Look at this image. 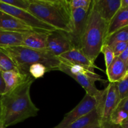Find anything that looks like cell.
I'll use <instances>...</instances> for the list:
<instances>
[{
	"label": "cell",
	"instance_id": "obj_1",
	"mask_svg": "<svg viewBox=\"0 0 128 128\" xmlns=\"http://www.w3.org/2000/svg\"><path fill=\"white\" fill-rule=\"evenodd\" d=\"M34 78H28L9 92L1 96L2 128H6L37 116L39 110L30 96V89Z\"/></svg>",
	"mask_w": 128,
	"mask_h": 128
},
{
	"label": "cell",
	"instance_id": "obj_2",
	"mask_svg": "<svg viewBox=\"0 0 128 128\" xmlns=\"http://www.w3.org/2000/svg\"><path fill=\"white\" fill-rule=\"evenodd\" d=\"M28 11L56 30L67 33L72 30V10L68 0H30Z\"/></svg>",
	"mask_w": 128,
	"mask_h": 128
},
{
	"label": "cell",
	"instance_id": "obj_3",
	"mask_svg": "<svg viewBox=\"0 0 128 128\" xmlns=\"http://www.w3.org/2000/svg\"><path fill=\"white\" fill-rule=\"evenodd\" d=\"M108 25L109 22L100 16L94 1H92L86 28L81 38L80 50L93 63L101 52L104 44Z\"/></svg>",
	"mask_w": 128,
	"mask_h": 128
},
{
	"label": "cell",
	"instance_id": "obj_4",
	"mask_svg": "<svg viewBox=\"0 0 128 128\" xmlns=\"http://www.w3.org/2000/svg\"><path fill=\"white\" fill-rule=\"evenodd\" d=\"M0 50L11 59L20 73L24 75H30L29 68L34 64H42L50 71H59L61 64L60 58L47 50H33L22 46L0 47Z\"/></svg>",
	"mask_w": 128,
	"mask_h": 128
},
{
	"label": "cell",
	"instance_id": "obj_5",
	"mask_svg": "<svg viewBox=\"0 0 128 128\" xmlns=\"http://www.w3.org/2000/svg\"><path fill=\"white\" fill-rule=\"evenodd\" d=\"M121 101L116 82H110L103 90L101 101L96 110L102 119V122L110 121V117Z\"/></svg>",
	"mask_w": 128,
	"mask_h": 128
},
{
	"label": "cell",
	"instance_id": "obj_6",
	"mask_svg": "<svg viewBox=\"0 0 128 128\" xmlns=\"http://www.w3.org/2000/svg\"><path fill=\"white\" fill-rule=\"evenodd\" d=\"M0 11L7 13L20 21H22L30 27L44 32H50L54 31V28L50 25L41 21L34 15L30 13L28 11L17 8L12 6L5 4L0 1Z\"/></svg>",
	"mask_w": 128,
	"mask_h": 128
},
{
	"label": "cell",
	"instance_id": "obj_7",
	"mask_svg": "<svg viewBox=\"0 0 128 128\" xmlns=\"http://www.w3.org/2000/svg\"><path fill=\"white\" fill-rule=\"evenodd\" d=\"M96 104V98L86 94L81 102L73 110L66 114L63 120L53 128H66L74 121L95 110Z\"/></svg>",
	"mask_w": 128,
	"mask_h": 128
},
{
	"label": "cell",
	"instance_id": "obj_8",
	"mask_svg": "<svg viewBox=\"0 0 128 128\" xmlns=\"http://www.w3.org/2000/svg\"><path fill=\"white\" fill-rule=\"evenodd\" d=\"M74 48L68 33L60 30L49 32L47 39V50L58 57L62 54Z\"/></svg>",
	"mask_w": 128,
	"mask_h": 128
},
{
	"label": "cell",
	"instance_id": "obj_9",
	"mask_svg": "<svg viewBox=\"0 0 128 128\" xmlns=\"http://www.w3.org/2000/svg\"><path fill=\"white\" fill-rule=\"evenodd\" d=\"M89 12L90 10L81 8L72 10V30L71 32L68 33V35L74 48L80 49L81 38L86 28Z\"/></svg>",
	"mask_w": 128,
	"mask_h": 128
},
{
	"label": "cell",
	"instance_id": "obj_10",
	"mask_svg": "<svg viewBox=\"0 0 128 128\" xmlns=\"http://www.w3.org/2000/svg\"><path fill=\"white\" fill-rule=\"evenodd\" d=\"M0 30L22 32V33L42 32L30 27L26 23L19 20L18 19L1 11H0Z\"/></svg>",
	"mask_w": 128,
	"mask_h": 128
},
{
	"label": "cell",
	"instance_id": "obj_11",
	"mask_svg": "<svg viewBox=\"0 0 128 128\" xmlns=\"http://www.w3.org/2000/svg\"><path fill=\"white\" fill-rule=\"evenodd\" d=\"M60 61L75 65H80L86 68L94 69L99 68L91 62L83 52L78 48H73L58 56Z\"/></svg>",
	"mask_w": 128,
	"mask_h": 128
},
{
	"label": "cell",
	"instance_id": "obj_12",
	"mask_svg": "<svg viewBox=\"0 0 128 128\" xmlns=\"http://www.w3.org/2000/svg\"><path fill=\"white\" fill-rule=\"evenodd\" d=\"M96 9L104 20L110 22L121 8V0H94Z\"/></svg>",
	"mask_w": 128,
	"mask_h": 128
},
{
	"label": "cell",
	"instance_id": "obj_13",
	"mask_svg": "<svg viewBox=\"0 0 128 128\" xmlns=\"http://www.w3.org/2000/svg\"><path fill=\"white\" fill-rule=\"evenodd\" d=\"M48 34L44 32L24 33L22 46L37 50H47Z\"/></svg>",
	"mask_w": 128,
	"mask_h": 128
},
{
	"label": "cell",
	"instance_id": "obj_14",
	"mask_svg": "<svg viewBox=\"0 0 128 128\" xmlns=\"http://www.w3.org/2000/svg\"><path fill=\"white\" fill-rule=\"evenodd\" d=\"M127 73L124 64L119 57H115L112 63L106 68V74L110 82H117L121 81Z\"/></svg>",
	"mask_w": 128,
	"mask_h": 128
},
{
	"label": "cell",
	"instance_id": "obj_15",
	"mask_svg": "<svg viewBox=\"0 0 128 128\" xmlns=\"http://www.w3.org/2000/svg\"><path fill=\"white\" fill-rule=\"evenodd\" d=\"M102 122L101 116L97 110L95 109L90 113L74 121L66 128H90Z\"/></svg>",
	"mask_w": 128,
	"mask_h": 128
},
{
	"label": "cell",
	"instance_id": "obj_16",
	"mask_svg": "<svg viewBox=\"0 0 128 128\" xmlns=\"http://www.w3.org/2000/svg\"><path fill=\"white\" fill-rule=\"evenodd\" d=\"M1 74L5 84L4 93L11 91L21 83L24 82L30 76V75H24L20 72L14 71L1 72Z\"/></svg>",
	"mask_w": 128,
	"mask_h": 128
},
{
	"label": "cell",
	"instance_id": "obj_17",
	"mask_svg": "<svg viewBox=\"0 0 128 128\" xmlns=\"http://www.w3.org/2000/svg\"><path fill=\"white\" fill-rule=\"evenodd\" d=\"M127 26H128V7L120 8L109 22L107 36Z\"/></svg>",
	"mask_w": 128,
	"mask_h": 128
},
{
	"label": "cell",
	"instance_id": "obj_18",
	"mask_svg": "<svg viewBox=\"0 0 128 128\" xmlns=\"http://www.w3.org/2000/svg\"><path fill=\"white\" fill-rule=\"evenodd\" d=\"M24 33L0 30V47L22 46Z\"/></svg>",
	"mask_w": 128,
	"mask_h": 128
},
{
	"label": "cell",
	"instance_id": "obj_19",
	"mask_svg": "<svg viewBox=\"0 0 128 128\" xmlns=\"http://www.w3.org/2000/svg\"><path fill=\"white\" fill-rule=\"evenodd\" d=\"M118 42H128V26L117 30L106 38L104 44L111 46Z\"/></svg>",
	"mask_w": 128,
	"mask_h": 128
},
{
	"label": "cell",
	"instance_id": "obj_20",
	"mask_svg": "<svg viewBox=\"0 0 128 128\" xmlns=\"http://www.w3.org/2000/svg\"><path fill=\"white\" fill-rule=\"evenodd\" d=\"M14 71L20 72L16 65L7 54L0 50V71Z\"/></svg>",
	"mask_w": 128,
	"mask_h": 128
},
{
	"label": "cell",
	"instance_id": "obj_21",
	"mask_svg": "<svg viewBox=\"0 0 128 128\" xmlns=\"http://www.w3.org/2000/svg\"><path fill=\"white\" fill-rule=\"evenodd\" d=\"M50 70L44 64L41 63H36L30 66L28 70L29 74L34 79L42 78L45 73L49 72Z\"/></svg>",
	"mask_w": 128,
	"mask_h": 128
},
{
	"label": "cell",
	"instance_id": "obj_22",
	"mask_svg": "<svg viewBox=\"0 0 128 128\" xmlns=\"http://www.w3.org/2000/svg\"><path fill=\"white\" fill-rule=\"evenodd\" d=\"M121 100L128 96V72L121 81L116 82Z\"/></svg>",
	"mask_w": 128,
	"mask_h": 128
},
{
	"label": "cell",
	"instance_id": "obj_23",
	"mask_svg": "<svg viewBox=\"0 0 128 128\" xmlns=\"http://www.w3.org/2000/svg\"><path fill=\"white\" fill-rule=\"evenodd\" d=\"M1 2L17 8L28 11L30 6V0H0Z\"/></svg>",
	"mask_w": 128,
	"mask_h": 128
},
{
	"label": "cell",
	"instance_id": "obj_24",
	"mask_svg": "<svg viewBox=\"0 0 128 128\" xmlns=\"http://www.w3.org/2000/svg\"><path fill=\"white\" fill-rule=\"evenodd\" d=\"M68 1L71 10L78 8L89 10L92 2L91 0H70Z\"/></svg>",
	"mask_w": 128,
	"mask_h": 128
},
{
	"label": "cell",
	"instance_id": "obj_25",
	"mask_svg": "<svg viewBox=\"0 0 128 128\" xmlns=\"http://www.w3.org/2000/svg\"><path fill=\"white\" fill-rule=\"evenodd\" d=\"M128 117V114L123 111L115 110L110 117V121L116 124H121Z\"/></svg>",
	"mask_w": 128,
	"mask_h": 128
},
{
	"label": "cell",
	"instance_id": "obj_26",
	"mask_svg": "<svg viewBox=\"0 0 128 128\" xmlns=\"http://www.w3.org/2000/svg\"><path fill=\"white\" fill-rule=\"evenodd\" d=\"M101 52L104 56L106 67V68H108L110 66V65L112 63V61H113L115 58L114 52L111 48L106 44H104V46H102V50H101Z\"/></svg>",
	"mask_w": 128,
	"mask_h": 128
},
{
	"label": "cell",
	"instance_id": "obj_27",
	"mask_svg": "<svg viewBox=\"0 0 128 128\" xmlns=\"http://www.w3.org/2000/svg\"><path fill=\"white\" fill-rule=\"evenodd\" d=\"M128 42H118L111 45L110 47L112 49L115 57H118L127 47Z\"/></svg>",
	"mask_w": 128,
	"mask_h": 128
},
{
	"label": "cell",
	"instance_id": "obj_28",
	"mask_svg": "<svg viewBox=\"0 0 128 128\" xmlns=\"http://www.w3.org/2000/svg\"><path fill=\"white\" fill-rule=\"evenodd\" d=\"M116 110L124 111L126 113H127L128 114V96L126 97V98L121 100Z\"/></svg>",
	"mask_w": 128,
	"mask_h": 128
},
{
	"label": "cell",
	"instance_id": "obj_29",
	"mask_svg": "<svg viewBox=\"0 0 128 128\" xmlns=\"http://www.w3.org/2000/svg\"><path fill=\"white\" fill-rule=\"evenodd\" d=\"M121 61L124 62L125 66L126 68V70L128 71V43L127 45V47L125 49L124 51L118 56Z\"/></svg>",
	"mask_w": 128,
	"mask_h": 128
},
{
	"label": "cell",
	"instance_id": "obj_30",
	"mask_svg": "<svg viewBox=\"0 0 128 128\" xmlns=\"http://www.w3.org/2000/svg\"><path fill=\"white\" fill-rule=\"evenodd\" d=\"M102 126L103 128H123L121 124H116L110 121L102 122Z\"/></svg>",
	"mask_w": 128,
	"mask_h": 128
},
{
	"label": "cell",
	"instance_id": "obj_31",
	"mask_svg": "<svg viewBox=\"0 0 128 128\" xmlns=\"http://www.w3.org/2000/svg\"><path fill=\"white\" fill-rule=\"evenodd\" d=\"M5 91V84L4 82L3 78L2 77L1 71H0V95L2 96L4 93Z\"/></svg>",
	"mask_w": 128,
	"mask_h": 128
},
{
	"label": "cell",
	"instance_id": "obj_32",
	"mask_svg": "<svg viewBox=\"0 0 128 128\" xmlns=\"http://www.w3.org/2000/svg\"><path fill=\"white\" fill-rule=\"evenodd\" d=\"M128 7V0H121V8Z\"/></svg>",
	"mask_w": 128,
	"mask_h": 128
},
{
	"label": "cell",
	"instance_id": "obj_33",
	"mask_svg": "<svg viewBox=\"0 0 128 128\" xmlns=\"http://www.w3.org/2000/svg\"><path fill=\"white\" fill-rule=\"evenodd\" d=\"M121 125L123 128H128V117L121 124Z\"/></svg>",
	"mask_w": 128,
	"mask_h": 128
},
{
	"label": "cell",
	"instance_id": "obj_34",
	"mask_svg": "<svg viewBox=\"0 0 128 128\" xmlns=\"http://www.w3.org/2000/svg\"><path fill=\"white\" fill-rule=\"evenodd\" d=\"M0 128H2V118H1V103H0Z\"/></svg>",
	"mask_w": 128,
	"mask_h": 128
},
{
	"label": "cell",
	"instance_id": "obj_35",
	"mask_svg": "<svg viewBox=\"0 0 128 128\" xmlns=\"http://www.w3.org/2000/svg\"><path fill=\"white\" fill-rule=\"evenodd\" d=\"M90 128H103V126H102V122L101 124H100L96 125V126H92V127H91Z\"/></svg>",
	"mask_w": 128,
	"mask_h": 128
},
{
	"label": "cell",
	"instance_id": "obj_36",
	"mask_svg": "<svg viewBox=\"0 0 128 128\" xmlns=\"http://www.w3.org/2000/svg\"><path fill=\"white\" fill-rule=\"evenodd\" d=\"M1 95H0V99H1Z\"/></svg>",
	"mask_w": 128,
	"mask_h": 128
},
{
	"label": "cell",
	"instance_id": "obj_37",
	"mask_svg": "<svg viewBox=\"0 0 128 128\" xmlns=\"http://www.w3.org/2000/svg\"></svg>",
	"mask_w": 128,
	"mask_h": 128
}]
</instances>
